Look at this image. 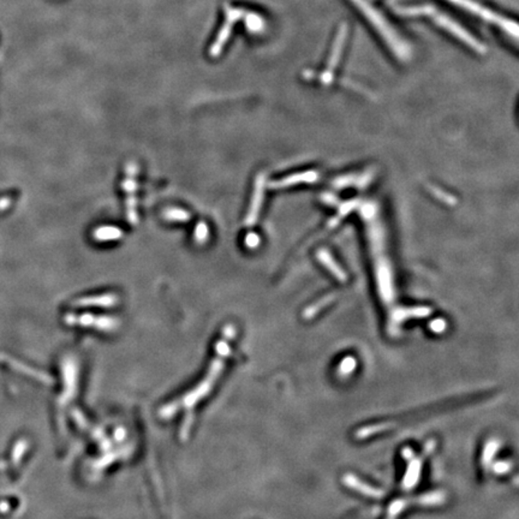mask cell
Wrapping results in <instances>:
<instances>
[{"label": "cell", "instance_id": "cell-16", "mask_svg": "<svg viewBox=\"0 0 519 519\" xmlns=\"http://www.w3.org/2000/svg\"><path fill=\"white\" fill-rule=\"evenodd\" d=\"M357 367V361L353 356L343 358L342 362L339 363L338 374L342 377H348Z\"/></svg>", "mask_w": 519, "mask_h": 519}, {"label": "cell", "instance_id": "cell-1", "mask_svg": "<svg viewBox=\"0 0 519 519\" xmlns=\"http://www.w3.org/2000/svg\"><path fill=\"white\" fill-rule=\"evenodd\" d=\"M395 12L401 16L414 17V16H426L433 19L435 24H438L440 28L445 29L446 32L452 34L458 40L472 47L477 53H486L487 48L481 41H478L472 34L469 33L467 29L457 23L454 19L448 17L445 14L439 12L438 9L433 5H414V6H398L395 8Z\"/></svg>", "mask_w": 519, "mask_h": 519}, {"label": "cell", "instance_id": "cell-5", "mask_svg": "<svg viewBox=\"0 0 519 519\" xmlns=\"http://www.w3.org/2000/svg\"><path fill=\"white\" fill-rule=\"evenodd\" d=\"M435 448H437L435 440H429L428 443H426L424 451L419 457L414 456V457L408 461L409 464H408V467H406V474H405L403 483H401V486H403L405 491H410V489H412V488L417 486L419 477H421V470H422L424 459L434 452Z\"/></svg>", "mask_w": 519, "mask_h": 519}, {"label": "cell", "instance_id": "cell-13", "mask_svg": "<svg viewBox=\"0 0 519 519\" xmlns=\"http://www.w3.org/2000/svg\"><path fill=\"white\" fill-rule=\"evenodd\" d=\"M392 428H395V424L382 423L375 424V426L374 424L373 426H366V427L358 429L356 434H355V437L360 439V440H363V439L371 438L373 435L387 432V430H390Z\"/></svg>", "mask_w": 519, "mask_h": 519}, {"label": "cell", "instance_id": "cell-6", "mask_svg": "<svg viewBox=\"0 0 519 519\" xmlns=\"http://www.w3.org/2000/svg\"><path fill=\"white\" fill-rule=\"evenodd\" d=\"M65 321L69 324H82V326H96V329H113L118 321L107 316H94L91 314L72 315L65 316Z\"/></svg>", "mask_w": 519, "mask_h": 519}, {"label": "cell", "instance_id": "cell-14", "mask_svg": "<svg viewBox=\"0 0 519 519\" xmlns=\"http://www.w3.org/2000/svg\"><path fill=\"white\" fill-rule=\"evenodd\" d=\"M162 217L167 221H171V223H188L191 219V215L189 212L181 210V208H177V207L166 208V210L162 212Z\"/></svg>", "mask_w": 519, "mask_h": 519}, {"label": "cell", "instance_id": "cell-4", "mask_svg": "<svg viewBox=\"0 0 519 519\" xmlns=\"http://www.w3.org/2000/svg\"><path fill=\"white\" fill-rule=\"evenodd\" d=\"M137 176L138 166L135 162H129L125 166V175L122 189L125 194V215L130 225L136 226L137 214Z\"/></svg>", "mask_w": 519, "mask_h": 519}, {"label": "cell", "instance_id": "cell-9", "mask_svg": "<svg viewBox=\"0 0 519 519\" xmlns=\"http://www.w3.org/2000/svg\"><path fill=\"white\" fill-rule=\"evenodd\" d=\"M118 303V296L115 294H104V295L83 297L75 302L78 307H112Z\"/></svg>", "mask_w": 519, "mask_h": 519}, {"label": "cell", "instance_id": "cell-15", "mask_svg": "<svg viewBox=\"0 0 519 519\" xmlns=\"http://www.w3.org/2000/svg\"><path fill=\"white\" fill-rule=\"evenodd\" d=\"M208 239H210V228L205 221H200L196 225L195 231H194V241L196 244L203 245L207 243Z\"/></svg>", "mask_w": 519, "mask_h": 519}, {"label": "cell", "instance_id": "cell-18", "mask_svg": "<svg viewBox=\"0 0 519 519\" xmlns=\"http://www.w3.org/2000/svg\"><path fill=\"white\" fill-rule=\"evenodd\" d=\"M401 456H403V458L404 459H406V461H409V459H411V458L414 457L415 453L410 448H404L403 450H401Z\"/></svg>", "mask_w": 519, "mask_h": 519}, {"label": "cell", "instance_id": "cell-7", "mask_svg": "<svg viewBox=\"0 0 519 519\" xmlns=\"http://www.w3.org/2000/svg\"><path fill=\"white\" fill-rule=\"evenodd\" d=\"M343 483L345 486L349 487L350 489L358 492V493H361L363 496H369V498L380 499V498L385 496V493H384L382 489L368 485V483L363 482L362 480H360L358 477L355 476L353 474L345 475L343 477Z\"/></svg>", "mask_w": 519, "mask_h": 519}, {"label": "cell", "instance_id": "cell-3", "mask_svg": "<svg viewBox=\"0 0 519 519\" xmlns=\"http://www.w3.org/2000/svg\"><path fill=\"white\" fill-rule=\"evenodd\" d=\"M452 4L457 5L459 8L470 12V14H476L478 17L485 19L489 23L496 24L499 28L503 29L506 34L517 40L518 38V25L515 21L511 19L504 17L501 14H496L488 8H485L483 5L478 4L475 0H448Z\"/></svg>", "mask_w": 519, "mask_h": 519}, {"label": "cell", "instance_id": "cell-10", "mask_svg": "<svg viewBox=\"0 0 519 519\" xmlns=\"http://www.w3.org/2000/svg\"><path fill=\"white\" fill-rule=\"evenodd\" d=\"M123 231L120 228L115 226H100L93 231V239L96 242H112V241H120L123 239Z\"/></svg>", "mask_w": 519, "mask_h": 519}, {"label": "cell", "instance_id": "cell-12", "mask_svg": "<svg viewBox=\"0 0 519 519\" xmlns=\"http://www.w3.org/2000/svg\"><path fill=\"white\" fill-rule=\"evenodd\" d=\"M412 504H417L421 506H439L443 505L446 501V494L443 492H433V493H427L424 496H419L417 498H411Z\"/></svg>", "mask_w": 519, "mask_h": 519}, {"label": "cell", "instance_id": "cell-8", "mask_svg": "<svg viewBox=\"0 0 519 519\" xmlns=\"http://www.w3.org/2000/svg\"><path fill=\"white\" fill-rule=\"evenodd\" d=\"M348 32V24H342L340 28H339L338 34H337V38L334 40L333 48H332V53H331L329 69H327L329 75H331V72L333 70L334 67L338 64L342 52H343L344 45L346 43Z\"/></svg>", "mask_w": 519, "mask_h": 519}, {"label": "cell", "instance_id": "cell-17", "mask_svg": "<svg viewBox=\"0 0 519 519\" xmlns=\"http://www.w3.org/2000/svg\"><path fill=\"white\" fill-rule=\"evenodd\" d=\"M512 467H514V464L511 462H506V461L496 462V464H493V472L496 475H505L512 470Z\"/></svg>", "mask_w": 519, "mask_h": 519}, {"label": "cell", "instance_id": "cell-11", "mask_svg": "<svg viewBox=\"0 0 519 519\" xmlns=\"http://www.w3.org/2000/svg\"><path fill=\"white\" fill-rule=\"evenodd\" d=\"M500 448V441L498 439H491L487 441L481 457V467L485 472H487L491 467L493 458L496 456L498 450Z\"/></svg>", "mask_w": 519, "mask_h": 519}, {"label": "cell", "instance_id": "cell-2", "mask_svg": "<svg viewBox=\"0 0 519 519\" xmlns=\"http://www.w3.org/2000/svg\"><path fill=\"white\" fill-rule=\"evenodd\" d=\"M355 6H357L363 16L369 21L374 29L377 30L382 40L387 43L390 51L395 53L400 60H408L411 56L409 43L400 36L395 27L387 21L386 17L374 8L369 0H350Z\"/></svg>", "mask_w": 519, "mask_h": 519}]
</instances>
